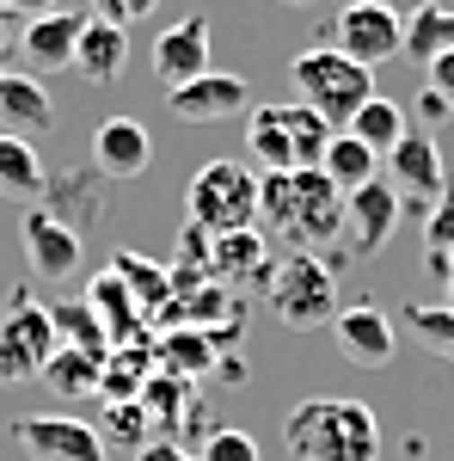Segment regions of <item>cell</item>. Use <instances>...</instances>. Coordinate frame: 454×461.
<instances>
[{"label":"cell","mask_w":454,"mask_h":461,"mask_svg":"<svg viewBox=\"0 0 454 461\" xmlns=\"http://www.w3.org/2000/svg\"><path fill=\"white\" fill-rule=\"evenodd\" d=\"M258 228L277 234L289 252H319L344 234V191L319 167L258 173Z\"/></svg>","instance_id":"6da1fadb"},{"label":"cell","mask_w":454,"mask_h":461,"mask_svg":"<svg viewBox=\"0 0 454 461\" xmlns=\"http://www.w3.org/2000/svg\"><path fill=\"white\" fill-rule=\"evenodd\" d=\"M282 443L295 461H381V419L362 400L314 393V400L289 406Z\"/></svg>","instance_id":"7a4b0ae2"},{"label":"cell","mask_w":454,"mask_h":461,"mask_svg":"<svg viewBox=\"0 0 454 461\" xmlns=\"http://www.w3.org/2000/svg\"><path fill=\"white\" fill-rule=\"evenodd\" d=\"M289 80H295V93H301V105L319 111L332 130H344L356 111L375 99V68H362V62H350L338 43H319V50H301L295 62H289Z\"/></svg>","instance_id":"3957f363"},{"label":"cell","mask_w":454,"mask_h":461,"mask_svg":"<svg viewBox=\"0 0 454 461\" xmlns=\"http://www.w3.org/2000/svg\"><path fill=\"white\" fill-rule=\"evenodd\" d=\"M264 295H271V314L289 332H319L338 314V277H332V265L319 252H289L282 265H271Z\"/></svg>","instance_id":"277c9868"},{"label":"cell","mask_w":454,"mask_h":461,"mask_svg":"<svg viewBox=\"0 0 454 461\" xmlns=\"http://www.w3.org/2000/svg\"><path fill=\"white\" fill-rule=\"evenodd\" d=\"M184 215L191 228L203 234H240V228H258V173L240 167V160H209L197 167L191 191H184Z\"/></svg>","instance_id":"5b68a950"},{"label":"cell","mask_w":454,"mask_h":461,"mask_svg":"<svg viewBox=\"0 0 454 461\" xmlns=\"http://www.w3.org/2000/svg\"><path fill=\"white\" fill-rule=\"evenodd\" d=\"M49 351H56L49 308H31L25 295H13V308L0 320V382H37Z\"/></svg>","instance_id":"8992f818"},{"label":"cell","mask_w":454,"mask_h":461,"mask_svg":"<svg viewBox=\"0 0 454 461\" xmlns=\"http://www.w3.org/2000/svg\"><path fill=\"white\" fill-rule=\"evenodd\" d=\"M332 43L344 50L350 62L362 68H381L405 50V19L387 13L381 0H356V6H338V25H332Z\"/></svg>","instance_id":"52a82bcc"},{"label":"cell","mask_w":454,"mask_h":461,"mask_svg":"<svg viewBox=\"0 0 454 461\" xmlns=\"http://www.w3.org/2000/svg\"><path fill=\"white\" fill-rule=\"evenodd\" d=\"M399 210H405V197L387 185V178H369V185H356L344 197V252L350 258H375V252L393 240V228H399Z\"/></svg>","instance_id":"ba28073f"},{"label":"cell","mask_w":454,"mask_h":461,"mask_svg":"<svg viewBox=\"0 0 454 461\" xmlns=\"http://www.w3.org/2000/svg\"><path fill=\"white\" fill-rule=\"evenodd\" d=\"M19 247H25L31 277H43V284H68V277H80V258H86L74 221H62L56 210H25V221H19Z\"/></svg>","instance_id":"9c48e42d"},{"label":"cell","mask_w":454,"mask_h":461,"mask_svg":"<svg viewBox=\"0 0 454 461\" xmlns=\"http://www.w3.org/2000/svg\"><path fill=\"white\" fill-rule=\"evenodd\" d=\"M13 437L31 461H105L99 430L86 419H74V412H25L13 425Z\"/></svg>","instance_id":"30bf717a"},{"label":"cell","mask_w":454,"mask_h":461,"mask_svg":"<svg viewBox=\"0 0 454 461\" xmlns=\"http://www.w3.org/2000/svg\"><path fill=\"white\" fill-rule=\"evenodd\" d=\"M166 105H173V117H184V123H221V117L252 111V86H245L240 74L209 68V74H197V80H184V86H173Z\"/></svg>","instance_id":"8fae6325"},{"label":"cell","mask_w":454,"mask_h":461,"mask_svg":"<svg viewBox=\"0 0 454 461\" xmlns=\"http://www.w3.org/2000/svg\"><path fill=\"white\" fill-rule=\"evenodd\" d=\"M332 339H338V351H344L356 369H387L393 351H399V326H393L381 308H369V302L338 308V314H332Z\"/></svg>","instance_id":"7c38bea8"},{"label":"cell","mask_w":454,"mask_h":461,"mask_svg":"<svg viewBox=\"0 0 454 461\" xmlns=\"http://www.w3.org/2000/svg\"><path fill=\"white\" fill-rule=\"evenodd\" d=\"M387 167H393V191L399 197H412V203H436V191L449 185V167H442V154L430 142V130H405L399 142L387 148Z\"/></svg>","instance_id":"4fadbf2b"},{"label":"cell","mask_w":454,"mask_h":461,"mask_svg":"<svg viewBox=\"0 0 454 461\" xmlns=\"http://www.w3.org/2000/svg\"><path fill=\"white\" fill-rule=\"evenodd\" d=\"M80 19L86 13H37V19H25L19 25V56H25V68L31 74H62V68H74V37H80Z\"/></svg>","instance_id":"5bb4252c"},{"label":"cell","mask_w":454,"mask_h":461,"mask_svg":"<svg viewBox=\"0 0 454 461\" xmlns=\"http://www.w3.org/2000/svg\"><path fill=\"white\" fill-rule=\"evenodd\" d=\"M154 74L166 80V93L197 80V74H209V19L203 13H191V19H178V25H166L154 37Z\"/></svg>","instance_id":"9a60e30c"},{"label":"cell","mask_w":454,"mask_h":461,"mask_svg":"<svg viewBox=\"0 0 454 461\" xmlns=\"http://www.w3.org/2000/svg\"><path fill=\"white\" fill-rule=\"evenodd\" d=\"M271 277V234L240 228L209 240V284H264Z\"/></svg>","instance_id":"2e32d148"},{"label":"cell","mask_w":454,"mask_h":461,"mask_svg":"<svg viewBox=\"0 0 454 461\" xmlns=\"http://www.w3.org/2000/svg\"><path fill=\"white\" fill-rule=\"evenodd\" d=\"M56 130V99L43 93L37 74H0V136H43Z\"/></svg>","instance_id":"e0dca14e"},{"label":"cell","mask_w":454,"mask_h":461,"mask_svg":"<svg viewBox=\"0 0 454 461\" xmlns=\"http://www.w3.org/2000/svg\"><path fill=\"white\" fill-rule=\"evenodd\" d=\"M74 68L86 74L93 86H111L117 74L129 68V32L86 13V19H80V37H74Z\"/></svg>","instance_id":"ac0fdd59"},{"label":"cell","mask_w":454,"mask_h":461,"mask_svg":"<svg viewBox=\"0 0 454 461\" xmlns=\"http://www.w3.org/2000/svg\"><path fill=\"white\" fill-rule=\"evenodd\" d=\"M147 160H154V142H147V130H141L136 117H105L99 123L93 167L105 178H136V173H147Z\"/></svg>","instance_id":"d6986e66"},{"label":"cell","mask_w":454,"mask_h":461,"mask_svg":"<svg viewBox=\"0 0 454 461\" xmlns=\"http://www.w3.org/2000/svg\"><path fill=\"white\" fill-rule=\"evenodd\" d=\"M319 173L332 178L338 191H356V185H369V178H381V154L375 148H362L350 130H332V142H325V154H319Z\"/></svg>","instance_id":"ffe728a7"},{"label":"cell","mask_w":454,"mask_h":461,"mask_svg":"<svg viewBox=\"0 0 454 461\" xmlns=\"http://www.w3.org/2000/svg\"><path fill=\"white\" fill-rule=\"evenodd\" d=\"M86 308L99 314V326L111 332V345H129V339L141 332V308H136V295H129V284H123L117 271L93 277V295H86Z\"/></svg>","instance_id":"44dd1931"},{"label":"cell","mask_w":454,"mask_h":461,"mask_svg":"<svg viewBox=\"0 0 454 461\" xmlns=\"http://www.w3.org/2000/svg\"><path fill=\"white\" fill-rule=\"evenodd\" d=\"M245 148H252L258 173H289V167H295V142H289L282 105H258L245 117Z\"/></svg>","instance_id":"7402d4cb"},{"label":"cell","mask_w":454,"mask_h":461,"mask_svg":"<svg viewBox=\"0 0 454 461\" xmlns=\"http://www.w3.org/2000/svg\"><path fill=\"white\" fill-rule=\"evenodd\" d=\"M99 369H105V357L74 351V345H56L37 382H43V388H56L62 400H93V393H99Z\"/></svg>","instance_id":"603a6c76"},{"label":"cell","mask_w":454,"mask_h":461,"mask_svg":"<svg viewBox=\"0 0 454 461\" xmlns=\"http://www.w3.org/2000/svg\"><path fill=\"white\" fill-rule=\"evenodd\" d=\"M43 160H37V148L25 136H0V197H13V203H37L43 197Z\"/></svg>","instance_id":"cb8c5ba5"},{"label":"cell","mask_w":454,"mask_h":461,"mask_svg":"<svg viewBox=\"0 0 454 461\" xmlns=\"http://www.w3.org/2000/svg\"><path fill=\"white\" fill-rule=\"evenodd\" d=\"M111 271L129 284V295H136L141 314H166V308H173V271L147 265V258H136V252H117V258H111Z\"/></svg>","instance_id":"d4e9b609"},{"label":"cell","mask_w":454,"mask_h":461,"mask_svg":"<svg viewBox=\"0 0 454 461\" xmlns=\"http://www.w3.org/2000/svg\"><path fill=\"white\" fill-rule=\"evenodd\" d=\"M442 50H454V0H449V6H442V0H430L423 13L405 19V50H399V56L430 62V56H442Z\"/></svg>","instance_id":"484cf974"},{"label":"cell","mask_w":454,"mask_h":461,"mask_svg":"<svg viewBox=\"0 0 454 461\" xmlns=\"http://www.w3.org/2000/svg\"><path fill=\"white\" fill-rule=\"evenodd\" d=\"M49 326H56V345H74V351L111 357V332L99 326V314H93L86 302H56V308H49Z\"/></svg>","instance_id":"4316f807"},{"label":"cell","mask_w":454,"mask_h":461,"mask_svg":"<svg viewBox=\"0 0 454 461\" xmlns=\"http://www.w3.org/2000/svg\"><path fill=\"white\" fill-rule=\"evenodd\" d=\"M423 258H430V271L449 284V271H454V178L436 191V203L423 215Z\"/></svg>","instance_id":"83f0119b"},{"label":"cell","mask_w":454,"mask_h":461,"mask_svg":"<svg viewBox=\"0 0 454 461\" xmlns=\"http://www.w3.org/2000/svg\"><path fill=\"white\" fill-rule=\"evenodd\" d=\"M344 130H350V136H356L362 148H375V154H387V148L399 142V136H405L412 123H405V111L393 105V99H381V93H375V99H369V105L356 111V117H350Z\"/></svg>","instance_id":"f1b7e54d"},{"label":"cell","mask_w":454,"mask_h":461,"mask_svg":"<svg viewBox=\"0 0 454 461\" xmlns=\"http://www.w3.org/2000/svg\"><path fill=\"white\" fill-rule=\"evenodd\" d=\"M160 357H166V375H178V382H191V375H203L215 363V345L203 326H178L173 339L160 345Z\"/></svg>","instance_id":"f546056e"},{"label":"cell","mask_w":454,"mask_h":461,"mask_svg":"<svg viewBox=\"0 0 454 461\" xmlns=\"http://www.w3.org/2000/svg\"><path fill=\"white\" fill-rule=\"evenodd\" d=\"M399 326L418 339L430 357H442V363H454V308L442 302V308H405L399 314Z\"/></svg>","instance_id":"4dcf8cb0"},{"label":"cell","mask_w":454,"mask_h":461,"mask_svg":"<svg viewBox=\"0 0 454 461\" xmlns=\"http://www.w3.org/2000/svg\"><path fill=\"white\" fill-rule=\"evenodd\" d=\"M282 123H289V142H295V167H319V154L332 142V123H325L319 111H307L301 99L282 105Z\"/></svg>","instance_id":"1f68e13d"},{"label":"cell","mask_w":454,"mask_h":461,"mask_svg":"<svg viewBox=\"0 0 454 461\" xmlns=\"http://www.w3.org/2000/svg\"><path fill=\"white\" fill-rule=\"evenodd\" d=\"M99 443H123V449H141V443H147V406H141V400H111Z\"/></svg>","instance_id":"d6a6232c"},{"label":"cell","mask_w":454,"mask_h":461,"mask_svg":"<svg viewBox=\"0 0 454 461\" xmlns=\"http://www.w3.org/2000/svg\"><path fill=\"white\" fill-rule=\"evenodd\" d=\"M197 461H264V456H258V437H245L240 425H215L203 437V456Z\"/></svg>","instance_id":"836d02e7"},{"label":"cell","mask_w":454,"mask_h":461,"mask_svg":"<svg viewBox=\"0 0 454 461\" xmlns=\"http://www.w3.org/2000/svg\"><path fill=\"white\" fill-rule=\"evenodd\" d=\"M154 6H160V0H93V19H111V25H123V32H129V25L147 19Z\"/></svg>","instance_id":"e575fe53"},{"label":"cell","mask_w":454,"mask_h":461,"mask_svg":"<svg viewBox=\"0 0 454 461\" xmlns=\"http://www.w3.org/2000/svg\"><path fill=\"white\" fill-rule=\"evenodd\" d=\"M423 86L454 111V50H442V56H430V62H423Z\"/></svg>","instance_id":"d590c367"},{"label":"cell","mask_w":454,"mask_h":461,"mask_svg":"<svg viewBox=\"0 0 454 461\" xmlns=\"http://www.w3.org/2000/svg\"><path fill=\"white\" fill-rule=\"evenodd\" d=\"M136 461H197V456H191V449H178L173 437H160V443H141Z\"/></svg>","instance_id":"8d00e7d4"},{"label":"cell","mask_w":454,"mask_h":461,"mask_svg":"<svg viewBox=\"0 0 454 461\" xmlns=\"http://www.w3.org/2000/svg\"><path fill=\"white\" fill-rule=\"evenodd\" d=\"M418 117H423V130H430V123H449L454 111L442 105V99H436V93H430V86H423V93H418Z\"/></svg>","instance_id":"74e56055"},{"label":"cell","mask_w":454,"mask_h":461,"mask_svg":"<svg viewBox=\"0 0 454 461\" xmlns=\"http://www.w3.org/2000/svg\"><path fill=\"white\" fill-rule=\"evenodd\" d=\"M19 25H25V19H19V13H13V6L0 0V56H6V50L19 43Z\"/></svg>","instance_id":"f35d334b"},{"label":"cell","mask_w":454,"mask_h":461,"mask_svg":"<svg viewBox=\"0 0 454 461\" xmlns=\"http://www.w3.org/2000/svg\"><path fill=\"white\" fill-rule=\"evenodd\" d=\"M6 6H13V13H19V19H37V13H56V6H62V0H6Z\"/></svg>","instance_id":"ab89813d"},{"label":"cell","mask_w":454,"mask_h":461,"mask_svg":"<svg viewBox=\"0 0 454 461\" xmlns=\"http://www.w3.org/2000/svg\"><path fill=\"white\" fill-rule=\"evenodd\" d=\"M387 13H399V19H412V13H423V6H430V0H381Z\"/></svg>","instance_id":"60d3db41"},{"label":"cell","mask_w":454,"mask_h":461,"mask_svg":"<svg viewBox=\"0 0 454 461\" xmlns=\"http://www.w3.org/2000/svg\"><path fill=\"white\" fill-rule=\"evenodd\" d=\"M277 6H295V13H307V6H319V0H277Z\"/></svg>","instance_id":"b9f144b4"},{"label":"cell","mask_w":454,"mask_h":461,"mask_svg":"<svg viewBox=\"0 0 454 461\" xmlns=\"http://www.w3.org/2000/svg\"><path fill=\"white\" fill-rule=\"evenodd\" d=\"M449 308H454V271H449Z\"/></svg>","instance_id":"7bdbcfd3"},{"label":"cell","mask_w":454,"mask_h":461,"mask_svg":"<svg viewBox=\"0 0 454 461\" xmlns=\"http://www.w3.org/2000/svg\"><path fill=\"white\" fill-rule=\"evenodd\" d=\"M344 6H356V0H344Z\"/></svg>","instance_id":"ee69618b"},{"label":"cell","mask_w":454,"mask_h":461,"mask_svg":"<svg viewBox=\"0 0 454 461\" xmlns=\"http://www.w3.org/2000/svg\"><path fill=\"white\" fill-rule=\"evenodd\" d=\"M0 74H6V68H0Z\"/></svg>","instance_id":"f6af8a7d"}]
</instances>
